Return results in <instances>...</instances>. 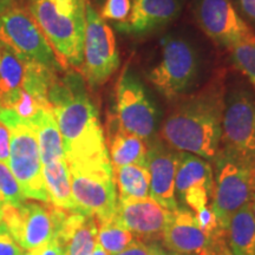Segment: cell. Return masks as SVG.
I'll use <instances>...</instances> for the list:
<instances>
[{"instance_id": "6da1fadb", "label": "cell", "mask_w": 255, "mask_h": 255, "mask_svg": "<svg viewBox=\"0 0 255 255\" xmlns=\"http://www.w3.org/2000/svg\"><path fill=\"white\" fill-rule=\"evenodd\" d=\"M225 96V75L220 71L201 90L177 98L159 137L175 150L214 159L221 143Z\"/></svg>"}, {"instance_id": "7a4b0ae2", "label": "cell", "mask_w": 255, "mask_h": 255, "mask_svg": "<svg viewBox=\"0 0 255 255\" xmlns=\"http://www.w3.org/2000/svg\"><path fill=\"white\" fill-rule=\"evenodd\" d=\"M47 101L58 124L68 163L109 156L98 111L81 72L68 69L59 73L49 89Z\"/></svg>"}, {"instance_id": "3957f363", "label": "cell", "mask_w": 255, "mask_h": 255, "mask_svg": "<svg viewBox=\"0 0 255 255\" xmlns=\"http://www.w3.org/2000/svg\"><path fill=\"white\" fill-rule=\"evenodd\" d=\"M87 0H26L33 17L64 69L79 71L83 64Z\"/></svg>"}, {"instance_id": "277c9868", "label": "cell", "mask_w": 255, "mask_h": 255, "mask_svg": "<svg viewBox=\"0 0 255 255\" xmlns=\"http://www.w3.org/2000/svg\"><path fill=\"white\" fill-rule=\"evenodd\" d=\"M202 68V55L195 41L183 33L170 32L159 41L157 58L146 78L163 97L176 101L197 84Z\"/></svg>"}, {"instance_id": "5b68a950", "label": "cell", "mask_w": 255, "mask_h": 255, "mask_svg": "<svg viewBox=\"0 0 255 255\" xmlns=\"http://www.w3.org/2000/svg\"><path fill=\"white\" fill-rule=\"evenodd\" d=\"M0 122L11 133L8 168L28 200L50 203L44 183L39 145L33 128L11 110L0 108Z\"/></svg>"}, {"instance_id": "8992f818", "label": "cell", "mask_w": 255, "mask_h": 255, "mask_svg": "<svg viewBox=\"0 0 255 255\" xmlns=\"http://www.w3.org/2000/svg\"><path fill=\"white\" fill-rule=\"evenodd\" d=\"M68 164L78 212L95 216L96 220L113 218L117 206V190L109 156Z\"/></svg>"}, {"instance_id": "52a82bcc", "label": "cell", "mask_w": 255, "mask_h": 255, "mask_svg": "<svg viewBox=\"0 0 255 255\" xmlns=\"http://www.w3.org/2000/svg\"><path fill=\"white\" fill-rule=\"evenodd\" d=\"M0 43L19 58L46 66L55 72L66 71L26 6L17 4L0 15Z\"/></svg>"}, {"instance_id": "ba28073f", "label": "cell", "mask_w": 255, "mask_h": 255, "mask_svg": "<svg viewBox=\"0 0 255 255\" xmlns=\"http://www.w3.org/2000/svg\"><path fill=\"white\" fill-rule=\"evenodd\" d=\"M121 63L113 28L101 18L90 0L85 2V33L83 64L78 72L92 90L105 84Z\"/></svg>"}, {"instance_id": "9c48e42d", "label": "cell", "mask_w": 255, "mask_h": 255, "mask_svg": "<svg viewBox=\"0 0 255 255\" xmlns=\"http://www.w3.org/2000/svg\"><path fill=\"white\" fill-rule=\"evenodd\" d=\"M219 151L247 163L254 161L255 96L246 88L226 89Z\"/></svg>"}, {"instance_id": "30bf717a", "label": "cell", "mask_w": 255, "mask_h": 255, "mask_svg": "<svg viewBox=\"0 0 255 255\" xmlns=\"http://www.w3.org/2000/svg\"><path fill=\"white\" fill-rule=\"evenodd\" d=\"M212 209L223 232L228 227L232 216L253 200L251 188L252 163L240 161L219 151L213 159Z\"/></svg>"}, {"instance_id": "8fae6325", "label": "cell", "mask_w": 255, "mask_h": 255, "mask_svg": "<svg viewBox=\"0 0 255 255\" xmlns=\"http://www.w3.org/2000/svg\"><path fill=\"white\" fill-rule=\"evenodd\" d=\"M64 214V209L40 201L2 206V222L24 251H37L53 240Z\"/></svg>"}, {"instance_id": "7c38bea8", "label": "cell", "mask_w": 255, "mask_h": 255, "mask_svg": "<svg viewBox=\"0 0 255 255\" xmlns=\"http://www.w3.org/2000/svg\"><path fill=\"white\" fill-rule=\"evenodd\" d=\"M115 116L124 130L144 141L156 135L159 111L141 78L130 68L123 70L117 83Z\"/></svg>"}, {"instance_id": "4fadbf2b", "label": "cell", "mask_w": 255, "mask_h": 255, "mask_svg": "<svg viewBox=\"0 0 255 255\" xmlns=\"http://www.w3.org/2000/svg\"><path fill=\"white\" fill-rule=\"evenodd\" d=\"M195 17L202 31L220 46L232 49L255 37L232 0H196Z\"/></svg>"}, {"instance_id": "5bb4252c", "label": "cell", "mask_w": 255, "mask_h": 255, "mask_svg": "<svg viewBox=\"0 0 255 255\" xmlns=\"http://www.w3.org/2000/svg\"><path fill=\"white\" fill-rule=\"evenodd\" d=\"M213 190V168L202 157L178 151L175 176V196L178 206L194 213L208 206Z\"/></svg>"}, {"instance_id": "9a60e30c", "label": "cell", "mask_w": 255, "mask_h": 255, "mask_svg": "<svg viewBox=\"0 0 255 255\" xmlns=\"http://www.w3.org/2000/svg\"><path fill=\"white\" fill-rule=\"evenodd\" d=\"M148 142L146 167L150 173V196L169 212L178 208L175 196L178 151L168 145L159 136Z\"/></svg>"}, {"instance_id": "2e32d148", "label": "cell", "mask_w": 255, "mask_h": 255, "mask_svg": "<svg viewBox=\"0 0 255 255\" xmlns=\"http://www.w3.org/2000/svg\"><path fill=\"white\" fill-rule=\"evenodd\" d=\"M169 210L158 205L151 196L136 200H117L115 218L137 239H162L170 218Z\"/></svg>"}, {"instance_id": "e0dca14e", "label": "cell", "mask_w": 255, "mask_h": 255, "mask_svg": "<svg viewBox=\"0 0 255 255\" xmlns=\"http://www.w3.org/2000/svg\"><path fill=\"white\" fill-rule=\"evenodd\" d=\"M183 5L184 0H131L130 14L114 26L128 36H145L173 23Z\"/></svg>"}, {"instance_id": "ac0fdd59", "label": "cell", "mask_w": 255, "mask_h": 255, "mask_svg": "<svg viewBox=\"0 0 255 255\" xmlns=\"http://www.w3.org/2000/svg\"><path fill=\"white\" fill-rule=\"evenodd\" d=\"M213 237L200 227L193 210L178 206L177 209L170 213L162 234V242L171 254L201 255L208 247Z\"/></svg>"}, {"instance_id": "d6986e66", "label": "cell", "mask_w": 255, "mask_h": 255, "mask_svg": "<svg viewBox=\"0 0 255 255\" xmlns=\"http://www.w3.org/2000/svg\"><path fill=\"white\" fill-rule=\"evenodd\" d=\"M97 221L92 215L65 210L55 240L64 250V255H90L98 244Z\"/></svg>"}, {"instance_id": "ffe728a7", "label": "cell", "mask_w": 255, "mask_h": 255, "mask_svg": "<svg viewBox=\"0 0 255 255\" xmlns=\"http://www.w3.org/2000/svg\"><path fill=\"white\" fill-rule=\"evenodd\" d=\"M107 130L105 142L113 169L130 164L146 167L148 142L124 130L115 115L108 119Z\"/></svg>"}, {"instance_id": "44dd1931", "label": "cell", "mask_w": 255, "mask_h": 255, "mask_svg": "<svg viewBox=\"0 0 255 255\" xmlns=\"http://www.w3.org/2000/svg\"><path fill=\"white\" fill-rule=\"evenodd\" d=\"M43 177L51 205L57 208L78 212L72 195L71 175L66 158L43 165Z\"/></svg>"}, {"instance_id": "7402d4cb", "label": "cell", "mask_w": 255, "mask_h": 255, "mask_svg": "<svg viewBox=\"0 0 255 255\" xmlns=\"http://www.w3.org/2000/svg\"><path fill=\"white\" fill-rule=\"evenodd\" d=\"M28 123L36 132L41 164H47L59 158H66L62 135L51 108L40 109L33 119L28 121Z\"/></svg>"}, {"instance_id": "603a6c76", "label": "cell", "mask_w": 255, "mask_h": 255, "mask_svg": "<svg viewBox=\"0 0 255 255\" xmlns=\"http://www.w3.org/2000/svg\"><path fill=\"white\" fill-rule=\"evenodd\" d=\"M226 240L233 255H255V218L252 201L232 216Z\"/></svg>"}, {"instance_id": "cb8c5ba5", "label": "cell", "mask_w": 255, "mask_h": 255, "mask_svg": "<svg viewBox=\"0 0 255 255\" xmlns=\"http://www.w3.org/2000/svg\"><path fill=\"white\" fill-rule=\"evenodd\" d=\"M117 200H136L150 196V173L143 165H123L114 169Z\"/></svg>"}, {"instance_id": "d4e9b609", "label": "cell", "mask_w": 255, "mask_h": 255, "mask_svg": "<svg viewBox=\"0 0 255 255\" xmlns=\"http://www.w3.org/2000/svg\"><path fill=\"white\" fill-rule=\"evenodd\" d=\"M97 221V239L100 246L109 255H116L126 250L135 240V235L123 227L113 218L96 220Z\"/></svg>"}, {"instance_id": "484cf974", "label": "cell", "mask_w": 255, "mask_h": 255, "mask_svg": "<svg viewBox=\"0 0 255 255\" xmlns=\"http://www.w3.org/2000/svg\"><path fill=\"white\" fill-rule=\"evenodd\" d=\"M1 44V43H0ZM25 75V60L12 50L1 45L0 51V98L21 88Z\"/></svg>"}, {"instance_id": "4316f807", "label": "cell", "mask_w": 255, "mask_h": 255, "mask_svg": "<svg viewBox=\"0 0 255 255\" xmlns=\"http://www.w3.org/2000/svg\"><path fill=\"white\" fill-rule=\"evenodd\" d=\"M232 58L255 89V37L232 47Z\"/></svg>"}, {"instance_id": "83f0119b", "label": "cell", "mask_w": 255, "mask_h": 255, "mask_svg": "<svg viewBox=\"0 0 255 255\" xmlns=\"http://www.w3.org/2000/svg\"><path fill=\"white\" fill-rule=\"evenodd\" d=\"M26 200L7 164L0 162V201L4 205L19 206Z\"/></svg>"}, {"instance_id": "f1b7e54d", "label": "cell", "mask_w": 255, "mask_h": 255, "mask_svg": "<svg viewBox=\"0 0 255 255\" xmlns=\"http://www.w3.org/2000/svg\"><path fill=\"white\" fill-rule=\"evenodd\" d=\"M131 11V0H104L98 12L103 20H110L114 24L126 20Z\"/></svg>"}, {"instance_id": "f546056e", "label": "cell", "mask_w": 255, "mask_h": 255, "mask_svg": "<svg viewBox=\"0 0 255 255\" xmlns=\"http://www.w3.org/2000/svg\"><path fill=\"white\" fill-rule=\"evenodd\" d=\"M195 216H196L197 222H199L200 227L202 228L207 234L212 235L213 237V235H216L219 234V233L223 232L222 229L220 228L218 219H216L212 207L209 206L203 207V208H201L200 210L195 212Z\"/></svg>"}, {"instance_id": "4dcf8cb0", "label": "cell", "mask_w": 255, "mask_h": 255, "mask_svg": "<svg viewBox=\"0 0 255 255\" xmlns=\"http://www.w3.org/2000/svg\"><path fill=\"white\" fill-rule=\"evenodd\" d=\"M163 248L155 242H145L141 239H135L126 250L116 255H162Z\"/></svg>"}, {"instance_id": "1f68e13d", "label": "cell", "mask_w": 255, "mask_h": 255, "mask_svg": "<svg viewBox=\"0 0 255 255\" xmlns=\"http://www.w3.org/2000/svg\"><path fill=\"white\" fill-rule=\"evenodd\" d=\"M24 250L17 244L7 226L0 222V255H21Z\"/></svg>"}, {"instance_id": "d6a6232c", "label": "cell", "mask_w": 255, "mask_h": 255, "mask_svg": "<svg viewBox=\"0 0 255 255\" xmlns=\"http://www.w3.org/2000/svg\"><path fill=\"white\" fill-rule=\"evenodd\" d=\"M201 255H233L226 240V233L222 232L214 235L208 247Z\"/></svg>"}, {"instance_id": "836d02e7", "label": "cell", "mask_w": 255, "mask_h": 255, "mask_svg": "<svg viewBox=\"0 0 255 255\" xmlns=\"http://www.w3.org/2000/svg\"><path fill=\"white\" fill-rule=\"evenodd\" d=\"M9 146H11V133L8 128L0 122V162L8 165Z\"/></svg>"}, {"instance_id": "e575fe53", "label": "cell", "mask_w": 255, "mask_h": 255, "mask_svg": "<svg viewBox=\"0 0 255 255\" xmlns=\"http://www.w3.org/2000/svg\"><path fill=\"white\" fill-rule=\"evenodd\" d=\"M234 2L241 13L255 24V0H234Z\"/></svg>"}, {"instance_id": "d590c367", "label": "cell", "mask_w": 255, "mask_h": 255, "mask_svg": "<svg viewBox=\"0 0 255 255\" xmlns=\"http://www.w3.org/2000/svg\"><path fill=\"white\" fill-rule=\"evenodd\" d=\"M38 255H64V250L59 242L53 239L45 246L38 250Z\"/></svg>"}, {"instance_id": "8d00e7d4", "label": "cell", "mask_w": 255, "mask_h": 255, "mask_svg": "<svg viewBox=\"0 0 255 255\" xmlns=\"http://www.w3.org/2000/svg\"><path fill=\"white\" fill-rule=\"evenodd\" d=\"M21 0H0V15L4 14L6 11L13 7L14 5L20 4Z\"/></svg>"}, {"instance_id": "74e56055", "label": "cell", "mask_w": 255, "mask_h": 255, "mask_svg": "<svg viewBox=\"0 0 255 255\" xmlns=\"http://www.w3.org/2000/svg\"><path fill=\"white\" fill-rule=\"evenodd\" d=\"M251 188L255 194V158L251 165Z\"/></svg>"}, {"instance_id": "f35d334b", "label": "cell", "mask_w": 255, "mask_h": 255, "mask_svg": "<svg viewBox=\"0 0 255 255\" xmlns=\"http://www.w3.org/2000/svg\"><path fill=\"white\" fill-rule=\"evenodd\" d=\"M90 255H109V254H108L107 252H105L103 248L100 246V244H97V245H96L95 250L92 251V253Z\"/></svg>"}, {"instance_id": "ab89813d", "label": "cell", "mask_w": 255, "mask_h": 255, "mask_svg": "<svg viewBox=\"0 0 255 255\" xmlns=\"http://www.w3.org/2000/svg\"><path fill=\"white\" fill-rule=\"evenodd\" d=\"M21 255H38V250L37 251H24V253Z\"/></svg>"}, {"instance_id": "60d3db41", "label": "cell", "mask_w": 255, "mask_h": 255, "mask_svg": "<svg viewBox=\"0 0 255 255\" xmlns=\"http://www.w3.org/2000/svg\"><path fill=\"white\" fill-rule=\"evenodd\" d=\"M252 210H253V215L255 218V194L253 196V200H252Z\"/></svg>"}, {"instance_id": "b9f144b4", "label": "cell", "mask_w": 255, "mask_h": 255, "mask_svg": "<svg viewBox=\"0 0 255 255\" xmlns=\"http://www.w3.org/2000/svg\"><path fill=\"white\" fill-rule=\"evenodd\" d=\"M0 222H2V202L0 201Z\"/></svg>"}, {"instance_id": "7bdbcfd3", "label": "cell", "mask_w": 255, "mask_h": 255, "mask_svg": "<svg viewBox=\"0 0 255 255\" xmlns=\"http://www.w3.org/2000/svg\"><path fill=\"white\" fill-rule=\"evenodd\" d=\"M162 255H175V254H171V253H167V252H163V254Z\"/></svg>"}, {"instance_id": "ee69618b", "label": "cell", "mask_w": 255, "mask_h": 255, "mask_svg": "<svg viewBox=\"0 0 255 255\" xmlns=\"http://www.w3.org/2000/svg\"><path fill=\"white\" fill-rule=\"evenodd\" d=\"M0 51H1V44H0Z\"/></svg>"}]
</instances>
